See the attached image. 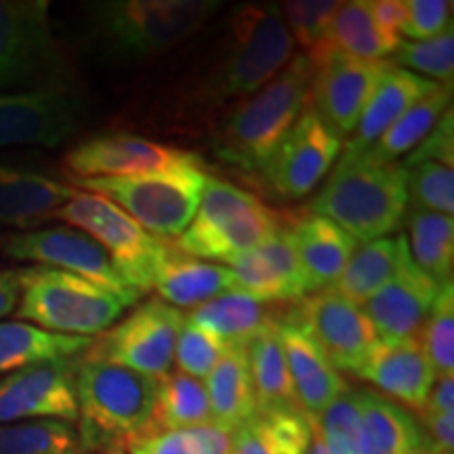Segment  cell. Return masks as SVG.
<instances>
[{
  "label": "cell",
  "mask_w": 454,
  "mask_h": 454,
  "mask_svg": "<svg viewBox=\"0 0 454 454\" xmlns=\"http://www.w3.org/2000/svg\"><path fill=\"white\" fill-rule=\"evenodd\" d=\"M280 230L278 215L257 196L230 181L208 177L196 217L175 244L190 257L230 263Z\"/></svg>",
  "instance_id": "cell-7"
},
{
  "label": "cell",
  "mask_w": 454,
  "mask_h": 454,
  "mask_svg": "<svg viewBox=\"0 0 454 454\" xmlns=\"http://www.w3.org/2000/svg\"><path fill=\"white\" fill-rule=\"evenodd\" d=\"M282 303H265L240 291H227L192 311L190 320L225 345H248L274 328L284 311Z\"/></svg>",
  "instance_id": "cell-26"
},
{
  "label": "cell",
  "mask_w": 454,
  "mask_h": 454,
  "mask_svg": "<svg viewBox=\"0 0 454 454\" xmlns=\"http://www.w3.org/2000/svg\"><path fill=\"white\" fill-rule=\"evenodd\" d=\"M340 150L343 141L308 106L261 175L278 196L288 200L303 198L320 185Z\"/></svg>",
  "instance_id": "cell-15"
},
{
  "label": "cell",
  "mask_w": 454,
  "mask_h": 454,
  "mask_svg": "<svg viewBox=\"0 0 454 454\" xmlns=\"http://www.w3.org/2000/svg\"><path fill=\"white\" fill-rule=\"evenodd\" d=\"M93 339L49 333L30 322H0V374L87 354Z\"/></svg>",
  "instance_id": "cell-31"
},
{
  "label": "cell",
  "mask_w": 454,
  "mask_h": 454,
  "mask_svg": "<svg viewBox=\"0 0 454 454\" xmlns=\"http://www.w3.org/2000/svg\"><path fill=\"white\" fill-rule=\"evenodd\" d=\"M440 162L454 167V114L446 110L442 118L431 129V133L411 152V156L402 162V168L419 162Z\"/></svg>",
  "instance_id": "cell-46"
},
{
  "label": "cell",
  "mask_w": 454,
  "mask_h": 454,
  "mask_svg": "<svg viewBox=\"0 0 454 454\" xmlns=\"http://www.w3.org/2000/svg\"><path fill=\"white\" fill-rule=\"evenodd\" d=\"M368 454H427L429 442L417 417L374 389H356Z\"/></svg>",
  "instance_id": "cell-29"
},
{
  "label": "cell",
  "mask_w": 454,
  "mask_h": 454,
  "mask_svg": "<svg viewBox=\"0 0 454 454\" xmlns=\"http://www.w3.org/2000/svg\"><path fill=\"white\" fill-rule=\"evenodd\" d=\"M406 170L408 200L414 208L452 217L454 213V170L440 162H419Z\"/></svg>",
  "instance_id": "cell-42"
},
{
  "label": "cell",
  "mask_w": 454,
  "mask_h": 454,
  "mask_svg": "<svg viewBox=\"0 0 454 454\" xmlns=\"http://www.w3.org/2000/svg\"><path fill=\"white\" fill-rule=\"evenodd\" d=\"M20 305L15 314L21 322L49 333L89 337L104 334L139 303L141 293L133 288H110L74 276L70 271L30 265L17 270Z\"/></svg>",
  "instance_id": "cell-6"
},
{
  "label": "cell",
  "mask_w": 454,
  "mask_h": 454,
  "mask_svg": "<svg viewBox=\"0 0 454 454\" xmlns=\"http://www.w3.org/2000/svg\"><path fill=\"white\" fill-rule=\"evenodd\" d=\"M438 87L440 84L429 81V78L417 76V74L408 72L404 67L391 66L383 76L381 84L374 90L372 99L368 101L354 135L345 144V150H371L402 114H406L417 101H421L425 95H429L431 90Z\"/></svg>",
  "instance_id": "cell-25"
},
{
  "label": "cell",
  "mask_w": 454,
  "mask_h": 454,
  "mask_svg": "<svg viewBox=\"0 0 454 454\" xmlns=\"http://www.w3.org/2000/svg\"><path fill=\"white\" fill-rule=\"evenodd\" d=\"M129 452H130V454H144V452H139V450H135V448H129Z\"/></svg>",
  "instance_id": "cell-54"
},
{
  "label": "cell",
  "mask_w": 454,
  "mask_h": 454,
  "mask_svg": "<svg viewBox=\"0 0 454 454\" xmlns=\"http://www.w3.org/2000/svg\"><path fill=\"white\" fill-rule=\"evenodd\" d=\"M408 211L406 170L371 152H343L311 202V213L331 219L354 240L372 242L400 225Z\"/></svg>",
  "instance_id": "cell-4"
},
{
  "label": "cell",
  "mask_w": 454,
  "mask_h": 454,
  "mask_svg": "<svg viewBox=\"0 0 454 454\" xmlns=\"http://www.w3.org/2000/svg\"><path fill=\"white\" fill-rule=\"evenodd\" d=\"M207 395L213 421L238 429L257 414L247 345H227L217 366L207 377Z\"/></svg>",
  "instance_id": "cell-30"
},
{
  "label": "cell",
  "mask_w": 454,
  "mask_h": 454,
  "mask_svg": "<svg viewBox=\"0 0 454 454\" xmlns=\"http://www.w3.org/2000/svg\"><path fill=\"white\" fill-rule=\"evenodd\" d=\"M84 101L70 89L0 93V147H57L78 133Z\"/></svg>",
  "instance_id": "cell-13"
},
{
  "label": "cell",
  "mask_w": 454,
  "mask_h": 454,
  "mask_svg": "<svg viewBox=\"0 0 454 454\" xmlns=\"http://www.w3.org/2000/svg\"><path fill=\"white\" fill-rule=\"evenodd\" d=\"M104 454H124V452H104Z\"/></svg>",
  "instance_id": "cell-56"
},
{
  "label": "cell",
  "mask_w": 454,
  "mask_h": 454,
  "mask_svg": "<svg viewBox=\"0 0 454 454\" xmlns=\"http://www.w3.org/2000/svg\"><path fill=\"white\" fill-rule=\"evenodd\" d=\"M184 322L177 308L152 297L93 340L87 354L160 381L173 368Z\"/></svg>",
  "instance_id": "cell-11"
},
{
  "label": "cell",
  "mask_w": 454,
  "mask_h": 454,
  "mask_svg": "<svg viewBox=\"0 0 454 454\" xmlns=\"http://www.w3.org/2000/svg\"><path fill=\"white\" fill-rule=\"evenodd\" d=\"M340 3L334 0H288L282 3V17L294 44H301L305 57H314L325 43L328 24Z\"/></svg>",
  "instance_id": "cell-43"
},
{
  "label": "cell",
  "mask_w": 454,
  "mask_h": 454,
  "mask_svg": "<svg viewBox=\"0 0 454 454\" xmlns=\"http://www.w3.org/2000/svg\"><path fill=\"white\" fill-rule=\"evenodd\" d=\"M450 15V0H406V24L402 34L414 41H429L452 24Z\"/></svg>",
  "instance_id": "cell-45"
},
{
  "label": "cell",
  "mask_w": 454,
  "mask_h": 454,
  "mask_svg": "<svg viewBox=\"0 0 454 454\" xmlns=\"http://www.w3.org/2000/svg\"><path fill=\"white\" fill-rule=\"evenodd\" d=\"M53 219L93 238L110 254L129 288L141 294L150 291L154 271L167 253V240L152 236L121 207L90 192L76 190L64 207L57 208Z\"/></svg>",
  "instance_id": "cell-10"
},
{
  "label": "cell",
  "mask_w": 454,
  "mask_h": 454,
  "mask_svg": "<svg viewBox=\"0 0 454 454\" xmlns=\"http://www.w3.org/2000/svg\"><path fill=\"white\" fill-rule=\"evenodd\" d=\"M425 435H427L429 450L454 452V412L427 414L423 412Z\"/></svg>",
  "instance_id": "cell-49"
},
{
  "label": "cell",
  "mask_w": 454,
  "mask_h": 454,
  "mask_svg": "<svg viewBox=\"0 0 454 454\" xmlns=\"http://www.w3.org/2000/svg\"><path fill=\"white\" fill-rule=\"evenodd\" d=\"M368 7L383 30L400 36L406 24V0H368Z\"/></svg>",
  "instance_id": "cell-50"
},
{
  "label": "cell",
  "mask_w": 454,
  "mask_h": 454,
  "mask_svg": "<svg viewBox=\"0 0 454 454\" xmlns=\"http://www.w3.org/2000/svg\"><path fill=\"white\" fill-rule=\"evenodd\" d=\"M397 67L412 74H423L429 81L444 84L452 89V72H454V30L452 24L435 38L419 43H400L395 49Z\"/></svg>",
  "instance_id": "cell-40"
},
{
  "label": "cell",
  "mask_w": 454,
  "mask_h": 454,
  "mask_svg": "<svg viewBox=\"0 0 454 454\" xmlns=\"http://www.w3.org/2000/svg\"><path fill=\"white\" fill-rule=\"evenodd\" d=\"M356 377L371 383L406 411L421 414L438 374L425 354L421 339L377 340Z\"/></svg>",
  "instance_id": "cell-22"
},
{
  "label": "cell",
  "mask_w": 454,
  "mask_h": 454,
  "mask_svg": "<svg viewBox=\"0 0 454 454\" xmlns=\"http://www.w3.org/2000/svg\"><path fill=\"white\" fill-rule=\"evenodd\" d=\"M450 99L452 89L440 84L438 89L425 95L421 101H417L406 114H402L381 135V139L366 152H371L379 160L395 162L397 156L414 150V147L427 137L431 129L435 127V122L442 118V114L450 110Z\"/></svg>",
  "instance_id": "cell-36"
},
{
  "label": "cell",
  "mask_w": 454,
  "mask_h": 454,
  "mask_svg": "<svg viewBox=\"0 0 454 454\" xmlns=\"http://www.w3.org/2000/svg\"><path fill=\"white\" fill-rule=\"evenodd\" d=\"M20 305V278L17 270L0 268V320L15 314Z\"/></svg>",
  "instance_id": "cell-52"
},
{
  "label": "cell",
  "mask_w": 454,
  "mask_h": 454,
  "mask_svg": "<svg viewBox=\"0 0 454 454\" xmlns=\"http://www.w3.org/2000/svg\"><path fill=\"white\" fill-rule=\"evenodd\" d=\"M187 431L194 438L198 452L200 454H231L234 446V429L225 427L217 421H207L202 425L187 427Z\"/></svg>",
  "instance_id": "cell-48"
},
{
  "label": "cell",
  "mask_w": 454,
  "mask_h": 454,
  "mask_svg": "<svg viewBox=\"0 0 454 454\" xmlns=\"http://www.w3.org/2000/svg\"><path fill=\"white\" fill-rule=\"evenodd\" d=\"M130 448L144 454H200L194 438H192L187 429L160 431V434L141 440Z\"/></svg>",
  "instance_id": "cell-47"
},
{
  "label": "cell",
  "mask_w": 454,
  "mask_h": 454,
  "mask_svg": "<svg viewBox=\"0 0 454 454\" xmlns=\"http://www.w3.org/2000/svg\"><path fill=\"white\" fill-rule=\"evenodd\" d=\"M454 408V377H438L429 391L425 411L427 414H448ZM421 412V414H423Z\"/></svg>",
  "instance_id": "cell-51"
},
{
  "label": "cell",
  "mask_w": 454,
  "mask_h": 454,
  "mask_svg": "<svg viewBox=\"0 0 454 454\" xmlns=\"http://www.w3.org/2000/svg\"><path fill=\"white\" fill-rule=\"evenodd\" d=\"M331 454H368L366 431L362 423L357 391H343L311 423Z\"/></svg>",
  "instance_id": "cell-39"
},
{
  "label": "cell",
  "mask_w": 454,
  "mask_h": 454,
  "mask_svg": "<svg viewBox=\"0 0 454 454\" xmlns=\"http://www.w3.org/2000/svg\"><path fill=\"white\" fill-rule=\"evenodd\" d=\"M150 291L173 308L196 309L227 291H234V274L227 265H217L181 253L168 242L167 253L152 278Z\"/></svg>",
  "instance_id": "cell-23"
},
{
  "label": "cell",
  "mask_w": 454,
  "mask_h": 454,
  "mask_svg": "<svg viewBox=\"0 0 454 454\" xmlns=\"http://www.w3.org/2000/svg\"><path fill=\"white\" fill-rule=\"evenodd\" d=\"M421 343L438 377L454 372V288L452 280L442 284L434 309L425 322Z\"/></svg>",
  "instance_id": "cell-41"
},
{
  "label": "cell",
  "mask_w": 454,
  "mask_h": 454,
  "mask_svg": "<svg viewBox=\"0 0 454 454\" xmlns=\"http://www.w3.org/2000/svg\"><path fill=\"white\" fill-rule=\"evenodd\" d=\"M219 7L217 0H101L87 7V30L101 53L130 64L175 49Z\"/></svg>",
  "instance_id": "cell-5"
},
{
  "label": "cell",
  "mask_w": 454,
  "mask_h": 454,
  "mask_svg": "<svg viewBox=\"0 0 454 454\" xmlns=\"http://www.w3.org/2000/svg\"><path fill=\"white\" fill-rule=\"evenodd\" d=\"M227 345L204 328L196 326L190 317L185 316L184 326L175 345V362H177L179 372L194 377L198 381L207 379L217 366L221 354Z\"/></svg>",
  "instance_id": "cell-44"
},
{
  "label": "cell",
  "mask_w": 454,
  "mask_h": 454,
  "mask_svg": "<svg viewBox=\"0 0 454 454\" xmlns=\"http://www.w3.org/2000/svg\"><path fill=\"white\" fill-rule=\"evenodd\" d=\"M314 427L305 414H261L234 429L231 454H305Z\"/></svg>",
  "instance_id": "cell-35"
},
{
  "label": "cell",
  "mask_w": 454,
  "mask_h": 454,
  "mask_svg": "<svg viewBox=\"0 0 454 454\" xmlns=\"http://www.w3.org/2000/svg\"><path fill=\"white\" fill-rule=\"evenodd\" d=\"M0 454H82L74 423L21 421L0 425Z\"/></svg>",
  "instance_id": "cell-38"
},
{
  "label": "cell",
  "mask_w": 454,
  "mask_h": 454,
  "mask_svg": "<svg viewBox=\"0 0 454 454\" xmlns=\"http://www.w3.org/2000/svg\"><path fill=\"white\" fill-rule=\"evenodd\" d=\"M276 333L280 337L301 411L309 419V423H316L325 408L349 389L348 383L294 314V308L284 311L276 325Z\"/></svg>",
  "instance_id": "cell-20"
},
{
  "label": "cell",
  "mask_w": 454,
  "mask_h": 454,
  "mask_svg": "<svg viewBox=\"0 0 454 454\" xmlns=\"http://www.w3.org/2000/svg\"><path fill=\"white\" fill-rule=\"evenodd\" d=\"M0 244H3V236H0Z\"/></svg>",
  "instance_id": "cell-57"
},
{
  "label": "cell",
  "mask_w": 454,
  "mask_h": 454,
  "mask_svg": "<svg viewBox=\"0 0 454 454\" xmlns=\"http://www.w3.org/2000/svg\"><path fill=\"white\" fill-rule=\"evenodd\" d=\"M47 0H0V90L67 89Z\"/></svg>",
  "instance_id": "cell-9"
},
{
  "label": "cell",
  "mask_w": 454,
  "mask_h": 454,
  "mask_svg": "<svg viewBox=\"0 0 454 454\" xmlns=\"http://www.w3.org/2000/svg\"><path fill=\"white\" fill-rule=\"evenodd\" d=\"M438 293L440 284L425 276L406 251L394 280L362 303V309L381 340L421 339Z\"/></svg>",
  "instance_id": "cell-21"
},
{
  "label": "cell",
  "mask_w": 454,
  "mask_h": 454,
  "mask_svg": "<svg viewBox=\"0 0 454 454\" xmlns=\"http://www.w3.org/2000/svg\"><path fill=\"white\" fill-rule=\"evenodd\" d=\"M294 55V41L280 4H240L227 17L211 72L202 78L196 101L221 107L251 98L280 74Z\"/></svg>",
  "instance_id": "cell-2"
},
{
  "label": "cell",
  "mask_w": 454,
  "mask_h": 454,
  "mask_svg": "<svg viewBox=\"0 0 454 454\" xmlns=\"http://www.w3.org/2000/svg\"><path fill=\"white\" fill-rule=\"evenodd\" d=\"M78 357L41 362L4 374L0 379V425L21 421L76 423Z\"/></svg>",
  "instance_id": "cell-12"
},
{
  "label": "cell",
  "mask_w": 454,
  "mask_h": 454,
  "mask_svg": "<svg viewBox=\"0 0 454 454\" xmlns=\"http://www.w3.org/2000/svg\"><path fill=\"white\" fill-rule=\"evenodd\" d=\"M207 387L202 381L179 371H170L158 381L156 389V429L177 431L211 421Z\"/></svg>",
  "instance_id": "cell-37"
},
{
  "label": "cell",
  "mask_w": 454,
  "mask_h": 454,
  "mask_svg": "<svg viewBox=\"0 0 454 454\" xmlns=\"http://www.w3.org/2000/svg\"><path fill=\"white\" fill-rule=\"evenodd\" d=\"M406 242L411 257L425 276L435 284L452 280L454 265V221L434 211H406Z\"/></svg>",
  "instance_id": "cell-34"
},
{
  "label": "cell",
  "mask_w": 454,
  "mask_h": 454,
  "mask_svg": "<svg viewBox=\"0 0 454 454\" xmlns=\"http://www.w3.org/2000/svg\"><path fill=\"white\" fill-rule=\"evenodd\" d=\"M0 253L15 261H30L36 265L70 271L101 286L118 288V291L129 288L121 271L112 263L110 254L76 227H38L21 234H11L3 238Z\"/></svg>",
  "instance_id": "cell-17"
},
{
  "label": "cell",
  "mask_w": 454,
  "mask_h": 454,
  "mask_svg": "<svg viewBox=\"0 0 454 454\" xmlns=\"http://www.w3.org/2000/svg\"><path fill=\"white\" fill-rule=\"evenodd\" d=\"M74 194L76 190L72 185L47 175L0 164V225L30 231L53 219L57 208Z\"/></svg>",
  "instance_id": "cell-24"
},
{
  "label": "cell",
  "mask_w": 454,
  "mask_h": 454,
  "mask_svg": "<svg viewBox=\"0 0 454 454\" xmlns=\"http://www.w3.org/2000/svg\"><path fill=\"white\" fill-rule=\"evenodd\" d=\"M190 164H202V158L130 133L98 135L66 154V168L74 175L72 179L135 177Z\"/></svg>",
  "instance_id": "cell-16"
},
{
  "label": "cell",
  "mask_w": 454,
  "mask_h": 454,
  "mask_svg": "<svg viewBox=\"0 0 454 454\" xmlns=\"http://www.w3.org/2000/svg\"><path fill=\"white\" fill-rule=\"evenodd\" d=\"M311 81L314 66L299 53L274 81L227 112L213 135L219 160L248 173H263L276 147L311 101Z\"/></svg>",
  "instance_id": "cell-3"
},
{
  "label": "cell",
  "mask_w": 454,
  "mask_h": 454,
  "mask_svg": "<svg viewBox=\"0 0 454 454\" xmlns=\"http://www.w3.org/2000/svg\"><path fill=\"white\" fill-rule=\"evenodd\" d=\"M305 454H331L328 452V448L325 446V442H322L320 435H317V431L314 429V435H311V442L308 446V450H305Z\"/></svg>",
  "instance_id": "cell-53"
},
{
  "label": "cell",
  "mask_w": 454,
  "mask_h": 454,
  "mask_svg": "<svg viewBox=\"0 0 454 454\" xmlns=\"http://www.w3.org/2000/svg\"><path fill=\"white\" fill-rule=\"evenodd\" d=\"M391 61H366L333 51L314 66L311 98L320 121L343 141L351 137Z\"/></svg>",
  "instance_id": "cell-14"
},
{
  "label": "cell",
  "mask_w": 454,
  "mask_h": 454,
  "mask_svg": "<svg viewBox=\"0 0 454 454\" xmlns=\"http://www.w3.org/2000/svg\"><path fill=\"white\" fill-rule=\"evenodd\" d=\"M294 314L339 372L356 374L379 340L362 305L333 288L301 301Z\"/></svg>",
  "instance_id": "cell-18"
},
{
  "label": "cell",
  "mask_w": 454,
  "mask_h": 454,
  "mask_svg": "<svg viewBox=\"0 0 454 454\" xmlns=\"http://www.w3.org/2000/svg\"><path fill=\"white\" fill-rule=\"evenodd\" d=\"M406 251V234H397V238L385 236L362 244L331 288L357 305L366 303L374 293L394 280Z\"/></svg>",
  "instance_id": "cell-33"
},
{
  "label": "cell",
  "mask_w": 454,
  "mask_h": 454,
  "mask_svg": "<svg viewBox=\"0 0 454 454\" xmlns=\"http://www.w3.org/2000/svg\"><path fill=\"white\" fill-rule=\"evenodd\" d=\"M427 454H454V452H434V450H429Z\"/></svg>",
  "instance_id": "cell-55"
},
{
  "label": "cell",
  "mask_w": 454,
  "mask_h": 454,
  "mask_svg": "<svg viewBox=\"0 0 454 454\" xmlns=\"http://www.w3.org/2000/svg\"><path fill=\"white\" fill-rule=\"evenodd\" d=\"M400 43L402 38L397 34L383 30L377 24L368 0H351L339 4L337 13L328 24L325 43L314 57H309V64L317 66L333 51L357 59L385 61V57L395 53Z\"/></svg>",
  "instance_id": "cell-28"
},
{
  "label": "cell",
  "mask_w": 454,
  "mask_h": 454,
  "mask_svg": "<svg viewBox=\"0 0 454 454\" xmlns=\"http://www.w3.org/2000/svg\"><path fill=\"white\" fill-rule=\"evenodd\" d=\"M234 291L247 293L265 303H293L316 293L288 230H280L253 251L230 261Z\"/></svg>",
  "instance_id": "cell-19"
},
{
  "label": "cell",
  "mask_w": 454,
  "mask_h": 454,
  "mask_svg": "<svg viewBox=\"0 0 454 454\" xmlns=\"http://www.w3.org/2000/svg\"><path fill=\"white\" fill-rule=\"evenodd\" d=\"M248 366H251V381L261 414H303L294 394L291 372H288L286 357H284L280 337L276 326L257 334L247 345Z\"/></svg>",
  "instance_id": "cell-32"
},
{
  "label": "cell",
  "mask_w": 454,
  "mask_h": 454,
  "mask_svg": "<svg viewBox=\"0 0 454 454\" xmlns=\"http://www.w3.org/2000/svg\"><path fill=\"white\" fill-rule=\"evenodd\" d=\"M288 234L316 293L331 288L339 280L340 271L357 248L348 231L340 230L331 219L314 213L299 219Z\"/></svg>",
  "instance_id": "cell-27"
},
{
  "label": "cell",
  "mask_w": 454,
  "mask_h": 454,
  "mask_svg": "<svg viewBox=\"0 0 454 454\" xmlns=\"http://www.w3.org/2000/svg\"><path fill=\"white\" fill-rule=\"evenodd\" d=\"M158 381L89 354L78 357V444L82 454L122 452L156 429Z\"/></svg>",
  "instance_id": "cell-1"
},
{
  "label": "cell",
  "mask_w": 454,
  "mask_h": 454,
  "mask_svg": "<svg viewBox=\"0 0 454 454\" xmlns=\"http://www.w3.org/2000/svg\"><path fill=\"white\" fill-rule=\"evenodd\" d=\"M207 181L204 164H190L135 177L74 179V184L112 200L152 236L175 238L196 217Z\"/></svg>",
  "instance_id": "cell-8"
}]
</instances>
